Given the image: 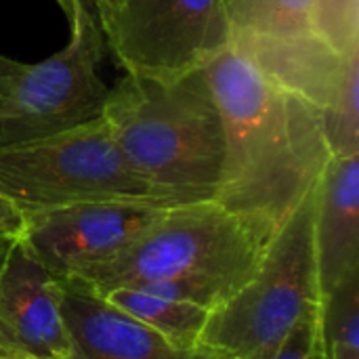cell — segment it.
<instances>
[{"label": "cell", "instance_id": "18", "mask_svg": "<svg viewBox=\"0 0 359 359\" xmlns=\"http://www.w3.org/2000/svg\"><path fill=\"white\" fill-rule=\"evenodd\" d=\"M25 63H19L11 57L0 55V99L4 97V93L11 88V84L15 82V78L21 74Z\"/></svg>", "mask_w": 359, "mask_h": 359}, {"label": "cell", "instance_id": "3", "mask_svg": "<svg viewBox=\"0 0 359 359\" xmlns=\"http://www.w3.org/2000/svg\"><path fill=\"white\" fill-rule=\"evenodd\" d=\"M267 242L215 200L177 204L126 246L78 271L101 294L162 280H200L231 297L252 278Z\"/></svg>", "mask_w": 359, "mask_h": 359}, {"label": "cell", "instance_id": "15", "mask_svg": "<svg viewBox=\"0 0 359 359\" xmlns=\"http://www.w3.org/2000/svg\"><path fill=\"white\" fill-rule=\"evenodd\" d=\"M320 330L328 355H359V269L320 297Z\"/></svg>", "mask_w": 359, "mask_h": 359}, {"label": "cell", "instance_id": "2", "mask_svg": "<svg viewBox=\"0 0 359 359\" xmlns=\"http://www.w3.org/2000/svg\"><path fill=\"white\" fill-rule=\"evenodd\" d=\"M103 118L130 168L168 204L217 198L225 130L204 67L168 80L124 74Z\"/></svg>", "mask_w": 359, "mask_h": 359}, {"label": "cell", "instance_id": "9", "mask_svg": "<svg viewBox=\"0 0 359 359\" xmlns=\"http://www.w3.org/2000/svg\"><path fill=\"white\" fill-rule=\"evenodd\" d=\"M168 206L137 200L80 202L21 215L19 242L55 278L76 276L126 246Z\"/></svg>", "mask_w": 359, "mask_h": 359}, {"label": "cell", "instance_id": "21", "mask_svg": "<svg viewBox=\"0 0 359 359\" xmlns=\"http://www.w3.org/2000/svg\"><path fill=\"white\" fill-rule=\"evenodd\" d=\"M15 242H17V233L0 231V271H2V267H4V263H6V259H8L13 246H15Z\"/></svg>", "mask_w": 359, "mask_h": 359}, {"label": "cell", "instance_id": "17", "mask_svg": "<svg viewBox=\"0 0 359 359\" xmlns=\"http://www.w3.org/2000/svg\"><path fill=\"white\" fill-rule=\"evenodd\" d=\"M269 359H330L320 330V303L297 320Z\"/></svg>", "mask_w": 359, "mask_h": 359}, {"label": "cell", "instance_id": "10", "mask_svg": "<svg viewBox=\"0 0 359 359\" xmlns=\"http://www.w3.org/2000/svg\"><path fill=\"white\" fill-rule=\"evenodd\" d=\"M0 358L67 359L57 278L19 238L0 271Z\"/></svg>", "mask_w": 359, "mask_h": 359}, {"label": "cell", "instance_id": "24", "mask_svg": "<svg viewBox=\"0 0 359 359\" xmlns=\"http://www.w3.org/2000/svg\"><path fill=\"white\" fill-rule=\"evenodd\" d=\"M0 359H8V358H0Z\"/></svg>", "mask_w": 359, "mask_h": 359}, {"label": "cell", "instance_id": "23", "mask_svg": "<svg viewBox=\"0 0 359 359\" xmlns=\"http://www.w3.org/2000/svg\"><path fill=\"white\" fill-rule=\"evenodd\" d=\"M198 359H215V358H210V355H206V353H202V351H200V358Z\"/></svg>", "mask_w": 359, "mask_h": 359}, {"label": "cell", "instance_id": "8", "mask_svg": "<svg viewBox=\"0 0 359 359\" xmlns=\"http://www.w3.org/2000/svg\"><path fill=\"white\" fill-rule=\"evenodd\" d=\"M259 67L307 101L332 156L359 151V42L339 53L318 34L263 40L233 38Z\"/></svg>", "mask_w": 359, "mask_h": 359}, {"label": "cell", "instance_id": "1", "mask_svg": "<svg viewBox=\"0 0 359 359\" xmlns=\"http://www.w3.org/2000/svg\"><path fill=\"white\" fill-rule=\"evenodd\" d=\"M204 72L225 130L215 202L269 242L332 156L318 111L269 78L233 40Z\"/></svg>", "mask_w": 359, "mask_h": 359}, {"label": "cell", "instance_id": "20", "mask_svg": "<svg viewBox=\"0 0 359 359\" xmlns=\"http://www.w3.org/2000/svg\"><path fill=\"white\" fill-rule=\"evenodd\" d=\"M114 0H57V4L63 8L65 17H69L74 13V8H84L86 13H90L95 19H97V11L103 6V4H109Z\"/></svg>", "mask_w": 359, "mask_h": 359}, {"label": "cell", "instance_id": "6", "mask_svg": "<svg viewBox=\"0 0 359 359\" xmlns=\"http://www.w3.org/2000/svg\"><path fill=\"white\" fill-rule=\"evenodd\" d=\"M69 42L48 59L23 65L0 99V147L53 137L103 118L109 86L97 67L105 55L97 19L84 8L67 17Z\"/></svg>", "mask_w": 359, "mask_h": 359}, {"label": "cell", "instance_id": "11", "mask_svg": "<svg viewBox=\"0 0 359 359\" xmlns=\"http://www.w3.org/2000/svg\"><path fill=\"white\" fill-rule=\"evenodd\" d=\"M67 359H198L116 307L80 276L57 278Z\"/></svg>", "mask_w": 359, "mask_h": 359}, {"label": "cell", "instance_id": "16", "mask_svg": "<svg viewBox=\"0 0 359 359\" xmlns=\"http://www.w3.org/2000/svg\"><path fill=\"white\" fill-rule=\"evenodd\" d=\"M316 34L343 53L359 42V0H318Z\"/></svg>", "mask_w": 359, "mask_h": 359}, {"label": "cell", "instance_id": "14", "mask_svg": "<svg viewBox=\"0 0 359 359\" xmlns=\"http://www.w3.org/2000/svg\"><path fill=\"white\" fill-rule=\"evenodd\" d=\"M318 0H227L233 38L286 40L316 34Z\"/></svg>", "mask_w": 359, "mask_h": 359}, {"label": "cell", "instance_id": "19", "mask_svg": "<svg viewBox=\"0 0 359 359\" xmlns=\"http://www.w3.org/2000/svg\"><path fill=\"white\" fill-rule=\"evenodd\" d=\"M21 223H23L21 212L15 210L6 200L0 198V231H8V233H17L19 236Z\"/></svg>", "mask_w": 359, "mask_h": 359}, {"label": "cell", "instance_id": "12", "mask_svg": "<svg viewBox=\"0 0 359 359\" xmlns=\"http://www.w3.org/2000/svg\"><path fill=\"white\" fill-rule=\"evenodd\" d=\"M313 246L322 297L359 269V151L330 156L316 183Z\"/></svg>", "mask_w": 359, "mask_h": 359}, {"label": "cell", "instance_id": "5", "mask_svg": "<svg viewBox=\"0 0 359 359\" xmlns=\"http://www.w3.org/2000/svg\"><path fill=\"white\" fill-rule=\"evenodd\" d=\"M0 198L21 215L101 200L172 206L130 168L105 118L53 137L0 147Z\"/></svg>", "mask_w": 359, "mask_h": 359}, {"label": "cell", "instance_id": "7", "mask_svg": "<svg viewBox=\"0 0 359 359\" xmlns=\"http://www.w3.org/2000/svg\"><path fill=\"white\" fill-rule=\"evenodd\" d=\"M97 23L124 74L160 80L202 69L233 40L227 0H114Z\"/></svg>", "mask_w": 359, "mask_h": 359}, {"label": "cell", "instance_id": "13", "mask_svg": "<svg viewBox=\"0 0 359 359\" xmlns=\"http://www.w3.org/2000/svg\"><path fill=\"white\" fill-rule=\"evenodd\" d=\"M109 303L158 332L179 351H198V341L210 311L194 303L170 301L139 288H116L105 294Z\"/></svg>", "mask_w": 359, "mask_h": 359}, {"label": "cell", "instance_id": "4", "mask_svg": "<svg viewBox=\"0 0 359 359\" xmlns=\"http://www.w3.org/2000/svg\"><path fill=\"white\" fill-rule=\"evenodd\" d=\"M316 185L276 229L252 278L210 311L198 351L215 359H269L297 320L320 303Z\"/></svg>", "mask_w": 359, "mask_h": 359}, {"label": "cell", "instance_id": "22", "mask_svg": "<svg viewBox=\"0 0 359 359\" xmlns=\"http://www.w3.org/2000/svg\"><path fill=\"white\" fill-rule=\"evenodd\" d=\"M330 359H359L358 353H351V355H334V358Z\"/></svg>", "mask_w": 359, "mask_h": 359}]
</instances>
